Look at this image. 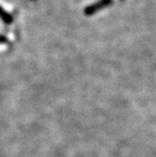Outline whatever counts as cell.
Here are the masks:
<instances>
[{
  "mask_svg": "<svg viewBox=\"0 0 156 157\" xmlns=\"http://www.w3.org/2000/svg\"><path fill=\"white\" fill-rule=\"evenodd\" d=\"M111 3H112V0H99V1L95 2L94 4L87 7L84 11L87 15H92V14H94L98 10H100L109 6Z\"/></svg>",
  "mask_w": 156,
  "mask_h": 157,
  "instance_id": "6da1fadb",
  "label": "cell"
},
{
  "mask_svg": "<svg viewBox=\"0 0 156 157\" xmlns=\"http://www.w3.org/2000/svg\"><path fill=\"white\" fill-rule=\"evenodd\" d=\"M0 19H2L3 22L6 24H11L12 23V16L10 13H8L1 6H0Z\"/></svg>",
  "mask_w": 156,
  "mask_h": 157,
  "instance_id": "7a4b0ae2",
  "label": "cell"
}]
</instances>
